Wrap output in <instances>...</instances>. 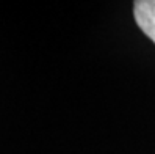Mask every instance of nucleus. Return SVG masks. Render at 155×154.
Here are the masks:
<instances>
[{
    "mask_svg": "<svg viewBox=\"0 0 155 154\" xmlns=\"http://www.w3.org/2000/svg\"><path fill=\"white\" fill-rule=\"evenodd\" d=\"M135 21L146 36L155 43V0H138L135 2Z\"/></svg>",
    "mask_w": 155,
    "mask_h": 154,
    "instance_id": "1",
    "label": "nucleus"
}]
</instances>
